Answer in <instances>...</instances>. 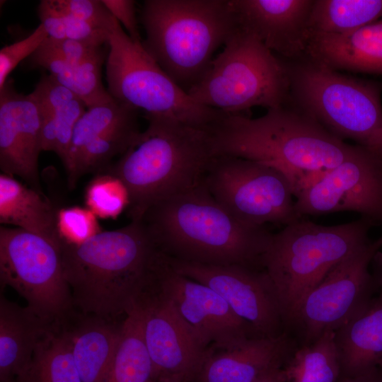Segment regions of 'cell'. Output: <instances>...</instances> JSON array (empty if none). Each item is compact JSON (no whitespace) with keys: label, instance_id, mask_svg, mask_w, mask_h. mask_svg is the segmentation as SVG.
Here are the masks:
<instances>
[{"label":"cell","instance_id":"1","mask_svg":"<svg viewBox=\"0 0 382 382\" xmlns=\"http://www.w3.org/2000/svg\"><path fill=\"white\" fill-rule=\"evenodd\" d=\"M216 155H229L274 168L286 175L295 199L359 145L337 138L313 119L284 105L257 118L226 114L212 129Z\"/></svg>","mask_w":382,"mask_h":382},{"label":"cell","instance_id":"2","mask_svg":"<svg viewBox=\"0 0 382 382\" xmlns=\"http://www.w3.org/2000/svg\"><path fill=\"white\" fill-rule=\"evenodd\" d=\"M165 255L209 265L263 269L262 257L273 233L245 224L221 206L204 185L154 204L140 219Z\"/></svg>","mask_w":382,"mask_h":382},{"label":"cell","instance_id":"3","mask_svg":"<svg viewBox=\"0 0 382 382\" xmlns=\"http://www.w3.org/2000/svg\"><path fill=\"white\" fill-rule=\"evenodd\" d=\"M61 253L72 305L110 320L126 315L147 291L160 255L141 220L79 245L62 243Z\"/></svg>","mask_w":382,"mask_h":382},{"label":"cell","instance_id":"4","mask_svg":"<svg viewBox=\"0 0 382 382\" xmlns=\"http://www.w3.org/2000/svg\"><path fill=\"white\" fill-rule=\"evenodd\" d=\"M146 118L147 128L103 173L117 177L126 186L131 221L140 220L158 202L199 184L216 156L211 131L167 117Z\"/></svg>","mask_w":382,"mask_h":382},{"label":"cell","instance_id":"5","mask_svg":"<svg viewBox=\"0 0 382 382\" xmlns=\"http://www.w3.org/2000/svg\"><path fill=\"white\" fill-rule=\"evenodd\" d=\"M140 21L144 47L186 92L238 28L231 0H146Z\"/></svg>","mask_w":382,"mask_h":382},{"label":"cell","instance_id":"6","mask_svg":"<svg viewBox=\"0 0 382 382\" xmlns=\"http://www.w3.org/2000/svg\"><path fill=\"white\" fill-rule=\"evenodd\" d=\"M373 226L363 218L324 226L301 217L272 235L262 263L276 291L284 324L292 325L303 298L334 266L371 240Z\"/></svg>","mask_w":382,"mask_h":382},{"label":"cell","instance_id":"7","mask_svg":"<svg viewBox=\"0 0 382 382\" xmlns=\"http://www.w3.org/2000/svg\"><path fill=\"white\" fill-rule=\"evenodd\" d=\"M306 59L289 66V95L300 111L382 158L381 87Z\"/></svg>","mask_w":382,"mask_h":382},{"label":"cell","instance_id":"8","mask_svg":"<svg viewBox=\"0 0 382 382\" xmlns=\"http://www.w3.org/2000/svg\"><path fill=\"white\" fill-rule=\"evenodd\" d=\"M289 91V66L238 28L187 93L204 106L241 115L255 106L270 109L284 105Z\"/></svg>","mask_w":382,"mask_h":382},{"label":"cell","instance_id":"9","mask_svg":"<svg viewBox=\"0 0 382 382\" xmlns=\"http://www.w3.org/2000/svg\"><path fill=\"white\" fill-rule=\"evenodd\" d=\"M108 44V93L115 100L144 110L145 117H167L210 131L226 115L194 101L115 18Z\"/></svg>","mask_w":382,"mask_h":382},{"label":"cell","instance_id":"10","mask_svg":"<svg viewBox=\"0 0 382 382\" xmlns=\"http://www.w3.org/2000/svg\"><path fill=\"white\" fill-rule=\"evenodd\" d=\"M381 249L382 237L371 239L306 294L292 323L301 328L305 344L335 331L368 306L382 286V268L374 266Z\"/></svg>","mask_w":382,"mask_h":382},{"label":"cell","instance_id":"11","mask_svg":"<svg viewBox=\"0 0 382 382\" xmlns=\"http://www.w3.org/2000/svg\"><path fill=\"white\" fill-rule=\"evenodd\" d=\"M208 191L237 219L253 226H284L301 218L290 182L270 166L229 155H217L203 178Z\"/></svg>","mask_w":382,"mask_h":382},{"label":"cell","instance_id":"12","mask_svg":"<svg viewBox=\"0 0 382 382\" xmlns=\"http://www.w3.org/2000/svg\"><path fill=\"white\" fill-rule=\"evenodd\" d=\"M0 279L49 324L72 305L61 246L19 228L0 227Z\"/></svg>","mask_w":382,"mask_h":382},{"label":"cell","instance_id":"13","mask_svg":"<svg viewBox=\"0 0 382 382\" xmlns=\"http://www.w3.org/2000/svg\"><path fill=\"white\" fill-rule=\"evenodd\" d=\"M150 289L167 302L208 348H226L257 336L210 287L176 272L161 252Z\"/></svg>","mask_w":382,"mask_h":382},{"label":"cell","instance_id":"14","mask_svg":"<svg viewBox=\"0 0 382 382\" xmlns=\"http://www.w3.org/2000/svg\"><path fill=\"white\" fill-rule=\"evenodd\" d=\"M165 257L176 272L219 294L257 336L271 337L283 333L284 322L280 304L264 269L202 264Z\"/></svg>","mask_w":382,"mask_h":382},{"label":"cell","instance_id":"15","mask_svg":"<svg viewBox=\"0 0 382 382\" xmlns=\"http://www.w3.org/2000/svg\"><path fill=\"white\" fill-rule=\"evenodd\" d=\"M295 208L301 217L353 212L382 226V158L359 146L301 192Z\"/></svg>","mask_w":382,"mask_h":382},{"label":"cell","instance_id":"16","mask_svg":"<svg viewBox=\"0 0 382 382\" xmlns=\"http://www.w3.org/2000/svg\"><path fill=\"white\" fill-rule=\"evenodd\" d=\"M154 378L173 376L195 381L207 349L175 310L149 289L137 301Z\"/></svg>","mask_w":382,"mask_h":382},{"label":"cell","instance_id":"17","mask_svg":"<svg viewBox=\"0 0 382 382\" xmlns=\"http://www.w3.org/2000/svg\"><path fill=\"white\" fill-rule=\"evenodd\" d=\"M42 151L41 121L29 93H19L12 79L0 89V168L4 174L18 176L42 194L38 173Z\"/></svg>","mask_w":382,"mask_h":382},{"label":"cell","instance_id":"18","mask_svg":"<svg viewBox=\"0 0 382 382\" xmlns=\"http://www.w3.org/2000/svg\"><path fill=\"white\" fill-rule=\"evenodd\" d=\"M313 0H231L239 28L287 58L305 55Z\"/></svg>","mask_w":382,"mask_h":382},{"label":"cell","instance_id":"19","mask_svg":"<svg viewBox=\"0 0 382 382\" xmlns=\"http://www.w3.org/2000/svg\"><path fill=\"white\" fill-rule=\"evenodd\" d=\"M297 348L286 333L251 337L226 348H208L197 382H255L276 367H283Z\"/></svg>","mask_w":382,"mask_h":382},{"label":"cell","instance_id":"20","mask_svg":"<svg viewBox=\"0 0 382 382\" xmlns=\"http://www.w3.org/2000/svg\"><path fill=\"white\" fill-rule=\"evenodd\" d=\"M304 56L336 71L382 75V19L346 34L310 33Z\"/></svg>","mask_w":382,"mask_h":382},{"label":"cell","instance_id":"21","mask_svg":"<svg viewBox=\"0 0 382 382\" xmlns=\"http://www.w3.org/2000/svg\"><path fill=\"white\" fill-rule=\"evenodd\" d=\"M30 94L40 114L42 151L54 152L64 164L74 127L87 107L73 92L45 73Z\"/></svg>","mask_w":382,"mask_h":382},{"label":"cell","instance_id":"22","mask_svg":"<svg viewBox=\"0 0 382 382\" xmlns=\"http://www.w3.org/2000/svg\"><path fill=\"white\" fill-rule=\"evenodd\" d=\"M341 377L354 376L382 361V286L368 306L335 331Z\"/></svg>","mask_w":382,"mask_h":382},{"label":"cell","instance_id":"23","mask_svg":"<svg viewBox=\"0 0 382 382\" xmlns=\"http://www.w3.org/2000/svg\"><path fill=\"white\" fill-rule=\"evenodd\" d=\"M50 328V324L28 306L22 307L1 295L0 382H13Z\"/></svg>","mask_w":382,"mask_h":382},{"label":"cell","instance_id":"24","mask_svg":"<svg viewBox=\"0 0 382 382\" xmlns=\"http://www.w3.org/2000/svg\"><path fill=\"white\" fill-rule=\"evenodd\" d=\"M42 194L0 175V222L40 236L61 246L57 229V211Z\"/></svg>","mask_w":382,"mask_h":382},{"label":"cell","instance_id":"25","mask_svg":"<svg viewBox=\"0 0 382 382\" xmlns=\"http://www.w3.org/2000/svg\"><path fill=\"white\" fill-rule=\"evenodd\" d=\"M71 332L73 357L81 382H108L120 336V326L92 316Z\"/></svg>","mask_w":382,"mask_h":382},{"label":"cell","instance_id":"26","mask_svg":"<svg viewBox=\"0 0 382 382\" xmlns=\"http://www.w3.org/2000/svg\"><path fill=\"white\" fill-rule=\"evenodd\" d=\"M28 59L30 68L47 70L59 83L79 97L87 108L113 99L102 82L101 69L106 59L69 62L38 50Z\"/></svg>","mask_w":382,"mask_h":382},{"label":"cell","instance_id":"27","mask_svg":"<svg viewBox=\"0 0 382 382\" xmlns=\"http://www.w3.org/2000/svg\"><path fill=\"white\" fill-rule=\"evenodd\" d=\"M13 382H81L73 357L71 332L51 328Z\"/></svg>","mask_w":382,"mask_h":382},{"label":"cell","instance_id":"28","mask_svg":"<svg viewBox=\"0 0 382 382\" xmlns=\"http://www.w3.org/2000/svg\"><path fill=\"white\" fill-rule=\"evenodd\" d=\"M282 369L285 382H338L342 369L335 331L296 349Z\"/></svg>","mask_w":382,"mask_h":382},{"label":"cell","instance_id":"29","mask_svg":"<svg viewBox=\"0 0 382 382\" xmlns=\"http://www.w3.org/2000/svg\"><path fill=\"white\" fill-rule=\"evenodd\" d=\"M382 19V0H313L310 33L341 35Z\"/></svg>","mask_w":382,"mask_h":382},{"label":"cell","instance_id":"30","mask_svg":"<svg viewBox=\"0 0 382 382\" xmlns=\"http://www.w3.org/2000/svg\"><path fill=\"white\" fill-rule=\"evenodd\" d=\"M120 325V340L108 382H149L154 369L142 333L137 303Z\"/></svg>","mask_w":382,"mask_h":382},{"label":"cell","instance_id":"31","mask_svg":"<svg viewBox=\"0 0 382 382\" xmlns=\"http://www.w3.org/2000/svg\"><path fill=\"white\" fill-rule=\"evenodd\" d=\"M138 116V110L115 98L86 109L73 132L64 168L96 135Z\"/></svg>","mask_w":382,"mask_h":382},{"label":"cell","instance_id":"32","mask_svg":"<svg viewBox=\"0 0 382 382\" xmlns=\"http://www.w3.org/2000/svg\"><path fill=\"white\" fill-rule=\"evenodd\" d=\"M37 13L48 37L87 41L100 45L108 44L109 31L96 29L57 7L52 0H42Z\"/></svg>","mask_w":382,"mask_h":382},{"label":"cell","instance_id":"33","mask_svg":"<svg viewBox=\"0 0 382 382\" xmlns=\"http://www.w3.org/2000/svg\"><path fill=\"white\" fill-rule=\"evenodd\" d=\"M85 201L97 217L116 219L129 205V195L125 184L110 173H100L88 183Z\"/></svg>","mask_w":382,"mask_h":382},{"label":"cell","instance_id":"34","mask_svg":"<svg viewBox=\"0 0 382 382\" xmlns=\"http://www.w3.org/2000/svg\"><path fill=\"white\" fill-rule=\"evenodd\" d=\"M57 229L61 242L68 245L81 244L103 231L96 215L78 206L57 211Z\"/></svg>","mask_w":382,"mask_h":382},{"label":"cell","instance_id":"35","mask_svg":"<svg viewBox=\"0 0 382 382\" xmlns=\"http://www.w3.org/2000/svg\"><path fill=\"white\" fill-rule=\"evenodd\" d=\"M105 45L106 46L87 41L47 37L37 50L67 62L77 63L106 59L109 47L108 44Z\"/></svg>","mask_w":382,"mask_h":382},{"label":"cell","instance_id":"36","mask_svg":"<svg viewBox=\"0 0 382 382\" xmlns=\"http://www.w3.org/2000/svg\"><path fill=\"white\" fill-rule=\"evenodd\" d=\"M48 37L42 24H40L26 37L2 47L0 50V89L11 72L25 58H29Z\"/></svg>","mask_w":382,"mask_h":382},{"label":"cell","instance_id":"37","mask_svg":"<svg viewBox=\"0 0 382 382\" xmlns=\"http://www.w3.org/2000/svg\"><path fill=\"white\" fill-rule=\"evenodd\" d=\"M59 8L92 27L109 31L115 18L102 0H52Z\"/></svg>","mask_w":382,"mask_h":382},{"label":"cell","instance_id":"38","mask_svg":"<svg viewBox=\"0 0 382 382\" xmlns=\"http://www.w3.org/2000/svg\"><path fill=\"white\" fill-rule=\"evenodd\" d=\"M103 3L123 25L126 33L134 42H142L136 14L135 1L132 0H102Z\"/></svg>","mask_w":382,"mask_h":382},{"label":"cell","instance_id":"39","mask_svg":"<svg viewBox=\"0 0 382 382\" xmlns=\"http://www.w3.org/2000/svg\"><path fill=\"white\" fill-rule=\"evenodd\" d=\"M338 382H382V371L378 366L359 375L341 377Z\"/></svg>","mask_w":382,"mask_h":382},{"label":"cell","instance_id":"40","mask_svg":"<svg viewBox=\"0 0 382 382\" xmlns=\"http://www.w3.org/2000/svg\"><path fill=\"white\" fill-rule=\"evenodd\" d=\"M283 367H276L270 369L255 382H285Z\"/></svg>","mask_w":382,"mask_h":382},{"label":"cell","instance_id":"41","mask_svg":"<svg viewBox=\"0 0 382 382\" xmlns=\"http://www.w3.org/2000/svg\"><path fill=\"white\" fill-rule=\"evenodd\" d=\"M149 382H186L183 379L173 376H162L152 378Z\"/></svg>","mask_w":382,"mask_h":382},{"label":"cell","instance_id":"42","mask_svg":"<svg viewBox=\"0 0 382 382\" xmlns=\"http://www.w3.org/2000/svg\"><path fill=\"white\" fill-rule=\"evenodd\" d=\"M378 367H379V368L381 369V370L382 371V361H381V363L379 364Z\"/></svg>","mask_w":382,"mask_h":382}]
</instances>
